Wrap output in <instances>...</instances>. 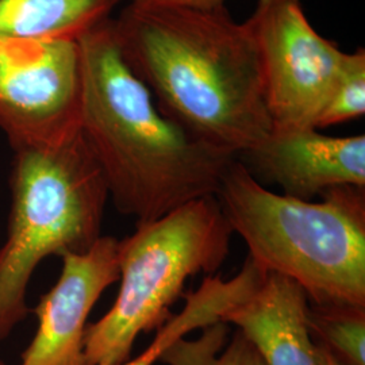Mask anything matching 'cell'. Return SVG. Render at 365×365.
Masks as SVG:
<instances>
[{
    "label": "cell",
    "mask_w": 365,
    "mask_h": 365,
    "mask_svg": "<svg viewBox=\"0 0 365 365\" xmlns=\"http://www.w3.org/2000/svg\"><path fill=\"white\" fill-rule=\"evenodd\" d=\"M161 3H170V4H182V6H192V7H202V9H215L225 6V0H156Z\"/></svg>",
    "instance_id": "2e32d148"
},
{
    "label": "cell",
    "mask_w": 365,
    "mask_h": 365,
    "mask_svg": "<svg viewBox=\"0 0 365 365\" xmlns=\"http://www.w3.org/2000/svg\"><path fill=\"white\" fill-rule=\"evenodd\" d=\"M229 327L218 321L200 329L196 339H176L161 353L158 361L167 365H267L240 330L229 339Z\"/></svg>",
    "instance_id": "7c38bea8"
},
{
    "label": "cell",
    "mask_w": 365,
    "mask_h": 365,
    "mask_svg": "<svg viewBox=\"0 0 365 365\" xmlns=\"http://www.w3.org/2000/svg\"><path fill=\"white\" fill-rule=\"evenodd\" d=\"M307 325L314 342L344 365H365V307L309 306Z\"/></svg>",
    "instance_id": "4fadbf2b"
},
{
    "label": "cell",
    "mask_w": 365,
    "mask_h": 365,
    "mask_svg": "<svg viewBox=\"0 0 365 365\" xmlns=\"http://www.w3.org/2000/svg\"><path fill=\"white\" fill-rule=\"evenodd\" d=\"M232 229L217 196L138 222L118 242L119 291L111 309L87 327L86 365H120L140 334L163 327L190 277L217 272L230 253Z\"/></svg>",
    "instance_id": "5b68a950"
},
{
    "label": "cell",
    "mask_w": 365,
    "mask_h": 365,
    "mask_svg": "<svg viewBox=\"0 0 365 365\" xmlns=\"http://www.w3.org/2000/svg\"><path fill=\"white\" fill-rule=\"evenodd\" d=\"M114 26L158 108L196 138L240 157L272 133L256 39L225 6L130 1Z\"/></svg>",
    "instance_id": "6da1fadb"
},
{
    "label": "cell",
    "mask_w": 365,
    "mask_h": 365,
    "mask_svg": "<svg viewBox=\"0 0 365 365\" xmlns=\"http://www.w3.org/2000/svg\"><path fill=\"white\" fill-rule=\"evenodd\" d=\"M81 103L78 39L0 38V129L13 150L78 133Z\"/></svg>",
    "instance_id": "52a82bcc"
},
{
    "label": "cell",
    "mask_w": 365,
    "mask_h": 365,
    "mask_svg": "<svg viewBox=\"0 0 365 365\" xmlns=\"http://www.w3.org/2000/svg\"><path fill=\"white\" fill-rule=\"evenodd\" d=\"M187 334V321L180 314H175L157 330L156 337L144 352L140 353L137 357H131L130 360L120 365H153L158 361L161 353L164 352L172 342L185 337Z\"/></svg>",
    "instance_id": "9a60e30c"
},
{
    "label": "cell",
    "mask_w": 365,
    "mask_h": 365,
    "mask_svg": "<svg viewBox=\"0 0 365 365\" xmlns=\"http://www.w3.org/2000/svg\"><path fill=\"white\" fill-rule=\"evenodd\" d=\"M365 113V52L345 53L339 78L317 119L315 129L339 125Z\"/></svg>",
    "instance_id": "5bb4252c"
},
{
    "label": "cell",
    "mask_w": 365,
    "mask_h": 365,
    "mask_svg": "<svg viewBox=\"0 0 365 365\" xmlns=\"http://www.w3.org/2000/svg\"><path fill=\"white\" fill-rule=\"evenodd\" d=\"M120 0H0V38L80 39Z\"/></svg>",
    "instance_id": "8fae6325"
},
{
    "label": "cell",
    "mask_w": 365,
    "mask_h": 365,
    "mask_svg": "<svg viewBox=\"0 0 365 365\" xmlns=\"http://www.w3.org/2000/svg\"><path fill=\"white\" fill-rule=\"evenodd\" d=\"M141 1H146V0H131V3H141Z\"/></svg>",
    "instance_id": "ac0fdd59"
},
{
    "label": "cell",
    "mask_w": 365,
    "mask_h": 365,
    "mask_svg": "<svg viewBox=\"0 0 365 365\" xmlns=\"http://www.w3.org/2000/svg\"><path fill=\"white\" fill-rule=\"evenodd\" d=\"M310 302L295 282L265 272L260 284L222 317L256 346L267 365H315Z\"/></svg>",
    "instance_id": "30bf717a"
},
{
    "label": "cell",
    "mask_w": 365,
    "mask_h": 365,
    "mask_svg": "<svg viewBox=\"0 0 365 365\" xmlns=\"http://www.w3.org/2000/svg\"><path fill=\"white\" fill-rule=\"evenodd\" d=\"M80 42L83 103L80 131L120 214L153 221L215 196L238 157L203 143L167 117L125 60L114 21Z\"/></svg>",
    "instance_id": "7a4b0ae2"
},
{
    "label": "cell",
    "mask_w": 365,
    "mask_h": 365,
    "mask_svg": "<svg viewBox=\"0 0 365 365\" xmlns=\"http://www.w3.org/2000/svg\"><path fill=\"white\" fill-rule=\"evenodd\" d=\"M364 188L336 187L306 202L269 191L235 158L215 196L264 272L295 282L314 306L365 307Z\"/></svg>",
    "instance_id": "3957f363"
},
{
    "label": "cell",
    "mask_w": 365,
    "mask_h": 365,
    "mask_svg": "<svg viewBox=\"0 0 365 365\" xmlns=\"http://www.w3.org/2000/svg\"><path fill=\"white\" fill-rule=\"evenodd\" d=\"M242 156L280 185L284 195L300 200L310 202L342 185L365 187L364 134L331 137L314 128L272 130Z\"/></svg>",
    "instance_id": "9c48e42d"
},
{
    "label": "cell",
    "mask_w": 365,
    "mask_h": 365,
    "mask_svg": "<svg viewBox=\"0 0 365 365\" xmlns=\"http://www.w3.org/2000/svg\"><path fill=\"white\" fill-rule=\"evenodd\" d=\"M115 237L102 235L81 253H66L57 283L34 310L38 329L19 365H86L87 319L103 292L119 280Z\"/></svg>",
    "instance_id": "ba28073f"
},
{
    "label": "cell",
    "mask_w": 365,
    "mask_h": 365,
    "mask_svg": "<svg viewBox=\"0 0 365 365\" xmlns=\"http://www.w3.org/2000/svg\"><path fill=\"white\" fill-rule=\"evenodd\" d=\"M0 365H4V364H3V363H0Z\"/></svg>",
    "instance_id": "d6986e66"
},
{
    "label": "cell",
    "mask_w": 365,
    "mask_h": 365,
    "mask_svg": "<svg viewBox=\"0 0 365 365\" xmlns=\"http://www.w3.org/2000/svg\"><path fill=\"white\" fill-rule=\"evenodd\" d=\"M7 237L0 248V342L31 309L27 287L49 256L81 253L102 237L108 191L81 131L14 150Z\"/></svg>",
    "instance_id": "277c9868"
},
{
    "label": "cell",
    "mask_w": 365,
    "mask_h": 365,
    "mask_svg": "<svg viewBox=\"0 0 365 365\" xmlns=\"http://www.w3.org/2000/svg\"><path fill=\"white\" fill-rule=\"evenodd\" d=\"M247 22L259 49L272 130L315 129L346 52L312 26L300 0H257Z\"/></svg>",
    "instance_id": "8992f818"
},
{
    "label": "cell",
    "mask_w": 365,
    "mask_h": 365,
    "mask_svg": "<svg viewBox=\"0 0 365 365\" xmlns=\"http://www.w3.org/2000/svg\"><path fill=\"white\" fill-rule=\"evenodd\" d=\"M314 357H315V365H344L339 363L325 346L317 342H314Z\"/></svg>",
    "instance_id": "e0dca14e"
}]
</instances>
